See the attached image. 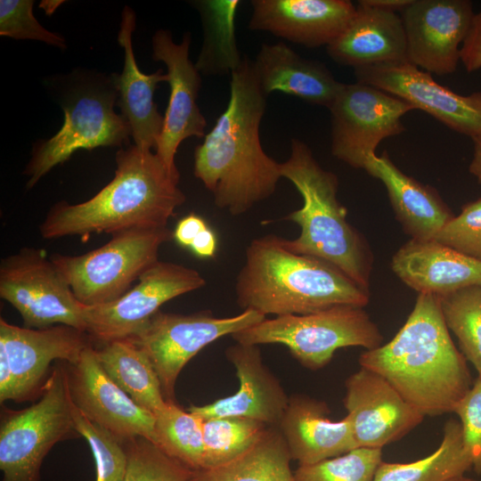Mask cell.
<instances>
[{"label": "cell", "instance_id": "obj_14", "mask_svg": "<svg viewBox=\"0 0 481 481\" xmlns=\"http://www.w3.org/2000/svg\"><path fill=\"white\" fill-rule=\"evenodd\" d=\"M354 73L357 82L404 100L456 133L472 140L481 136V91L459 94L409 61L361 67L355 69Z\"/></svg>", "mask_w": 481, "mask_h": 481}, {"label": "cell", "instance_id": "obj_36", "mask_svg": "<svg viewBox=\"0 0 481 481\" xmlns=\"http://www.w3.org/2000/svg\"><path fill=\"white\" fill-rule=\"evenodd\" d=\"M71 412L77 433L86 440L93 453L95 481H125L126 454L123 444L87 419L72 401Z\"/></svg>", "mask_w": 481, "mask_h": 481}, {"label": "cell", "instance_id": "obj_2", "mask_svg": "<svg viewBox=\"0 0 481 481\" xmlns=\"http://www.w3.org/2000/svg\"><path fill=\"white\" fill-rule=\"evenodd\" d=\"M466 362L450 336L439 298L425 293H419L389 342L359 357L361 367L382 376L424 416L454 412L472 386Z\"/></svg>", "mask_w": 481, "mask_h": 481}, {"label": "cell", "instance_id": "obj_35", "mask_svg": "<svg viewBox=\"0 0 481 481\" xmlns=\"http://www.w3.org/2000/svg\"><path fill=\"white\" fill-rule=\"evenodd\" d=\"M382 461L380 448H355L313 464L299 465L295 481H371Z\"/></svg>", "mask_w": 481, "mask_h": 481}, {"label": "cell", "instance_id": "obj_27", "mask_svg": "<svg viewBox=\"0 0 481 481\" xmlns=\"http://www.w3.org/2000/svg\"><path fill=\"white\" fill-rule=\"evenodd\" d=\"M364 170L385 185L404 232L413 240H434L454 216L438 192L403 173L387 152L370 158Z\"/></svg>", "mask_w": 481, "mask_h": 481}, {"label": "cell", "instance_id": "obj_26", "mask_svg": "<svg viewBox=\"0 0 481 481\" xmlns=\"http://www.w3.org/2000/svg\"><path fill=\"white\" fill-rule=\"evenodd\" d=\"M253 65L265 95L281 92L329 109L343 85L324 64L300 56L284 42L262 44Z\"/></svg>", "mask_w": 481, "mask_h": 481}, {"label": "cell", "instance_id": "obj_30", "mask_svg": "<svg viewBox=\"0 0 481 481\" xmlns=\"http://www.w3.org/2000/svg\"><path fill=\"white\" fill-rule=\"evenodd\" d=\"M473 469L459 420L450 419L437 449L420 460L400 463L381 461L371 481H447Z\"/></svg>", "mask_w": 481, "mask_h": 481}, {"label": "cell", "instance_id": "obj_24", "mask_svg": "<svg viewBox=\"0 0 481 481\" xmlns=\"http://www.w3.org/2000/svg\"><path fill=\"white\" fill-rule=\"evenodd\" d=\"M336 62L361 67L407 61L405 33L401 17L394 12L358 1L355 12L343 32L328 46Z\"/></svg>", "mask_w": 481, "mask_h": 481}, {"label": "cell", "instance_id": "obj_37", "mask_svg": "<svg viewBox=\"0 0 481 481\" xmlns=\"http://www.w3.org/2000/svg\"><path fill=\"white\" fill-rule=\"evenodd\" d=\"M33 0L0 1V35L14 39H29L65 49V38L45 29L33 14Z\"/></svg>", "mask_w": 481, "mask_h": 481}, {"label": "cell", "instance_id": "obj_18", "mask_svg": "<svg viewBox=\"0 0 481 481\" xmlns=\"http://www.w3.org/2000/svg\"><path fill=\"white\" fill-rule=\"evenodd\" d=\"M344 405L356 448H380L421 423L424 415L379 374L361 367L345 383Z\"/></svg>", "mask_w": 481, "mask_h": 481}, {"label": "cell", "instance_id": "obj_46", "mask_svg": "<svg viewBox=\"0 0 481 481\" xmlns=\"http://www.w3.org/2000/svg\"><path fill=\"white\" fill-rule=\"evenodd\" d=\"M447 481H476L475 479L466 477L464 475L453 477Z\"/></svg>", "mask_w": 481, "mask_h": 481}, {"label": "cell", "instance_id": "obj_42", "mask_svg": "<svg viewBox=\"0 0 481 481\" xmlns=\"http://www.w3.org/2000/svg\"><path fill=\"white\" fill-rule=\"evenodd\" d=\"M190 249L199 257H213L217 249V238L214 231L208 227L201 232L192 243Z\"/></svg>", "mask_w": 481, "mask_h": 481}, {"label": "cell", "instance_id": "obj_15", "mask_svg": "<svg viewBox=\"0 0 481 481\" xmlns=\"http://www.w3.org/2000/svg\"><path fill=\"white\" fill-rule=\"evenodd\" d=\"M474 15L469 0H412L400 12L407 61L430 74H452Z\"/></svg>", "mask_w": 481, "mask_h": 481}, {"label": "cell", "instance_id": "obj_31", "mask_svg": "<svg viewBox=\"0 0 481 481\" xmlns=\"http://www.w3.org/2000/svg\"><path fill=\"white\" fill-rule=\"evenodd\" d=\"M156 444L192 471L204 468L203 420L167 402L155 415Z\"/></svg>", "mask_w": 481, "mask_h": 481}, {"label": "cell", "instance_id": "obj_6", "mask_svg": "<svg viewBox=\"0 0 481 481\" xmlns=\"http://www.w3.org/2000/svg\"><path fill=\"white\" fill-rule=\"evenodd\" d=\"M61 99L64 122L47 140L37 141L25 167L29 177L26 188H33L57 165L77 151L98 147L129 145L131 128L121 114L114 110L118 92L114 73L79 74Z\"/></svg>", "mask_w": 481, "mask_h": 481}, {"label": "cell", "instance_id": "obj_25", "mask_svg": "<svg viewBox=\"0 0 481 481\" xmlns=\"http://www.w3.org/2000/svg\"><path fill=\"white\" fill-rule=\"evenodd\" d=\"M328 405L303 395L289 397L278 425L291 459L299 465L313 464L355 449L351 422L346 416L333 421Z\"/></svg>", "mask_w": 481, "mask_h": 481}, {"label": "cell", "instance_id": "obj_43", "mask_svg": "<svg viewBox=\"0 0 481 481\" xmlns=\"http://www.w3.org/2000/svg\"><path fill=\"white\" fill-rule=\"evenodd\" d=\"M412 0H362V2L367 5L394 12H401L412 3Z\"/></svg>", "mask_w": 481, "mask_h": 481}, {"label": "cell", "instance_id": "obj_22", "mask_svg": "<svg viewBox=\"0 0 481 481\" xmlns=\"http://www.w3.org/2000/svg\"><path fill=\"white\" fill-rule=\"evenodd\" d=\"M135 20L134 10L125 6L118 34V43L124 49V65L120 74L114 73L117 106L131 128L134 144L142 150L156 151L164 117L153 98L158 85L167 82V75L163 69L144 74L138 68L132 43Z\"/></svg>", "mask_w": 481, "mask_h": 481}, {"label": "cell", "instance_id": "obj_9", "mask_svg": "<svg viewBox=\"0 0 481 481\" xmlns=\"http://www.w3.org/2000/svg\"><path fill=\"white\" fill-rule=\"evenodd\" d=\"M0 424L2 481H41V466L60 441L78 436L71 412L67 371L57 366L40 399L20 411H5Z\"/></svg>", "mask_w": 481, "mask_h": 481}, {"label": "cell", "instance_id": "obj_41", "mask_svg": "<svg viewBox=\"0 0 481 481\" xmlns=\"http://www.w3.org/2000/svg\"><path fill=\"white\" fill-rule=\"evenodd\" d=\"M208 227L204 218L196 214H190L177 222L173 238L180 246L190 249L197 236Z\"/></svg>", "mask_w": 481, "mask_h": 481}, {"label": "cell", "instance_id": "obj_28", "mask_svg": "<svg viewBox=\"0 0 481 481\" xmlns=\"http://www.w3.org/2000/svg\"><path fill=\"white\" fill-rule=\"evenodd\" d=\"M97 358L110 378L154 416L166 405L159 376L146 353L128 339L102 344Z\"/></svg>", "mask_w": 481, "mask_h": 481}, {"label": "cell", "instance_id": "obj_4", "mask_svg": "<svg viewBox=\"0 0 481 481\" xmlns=\"http://www.w3.org/2000/svg\"><path fill=\"white\" fill-rule=\"evenodd\" d=\"M237 304L264 315L306 314L338 305L364 307L370 292L333 265L290 251L284 238L250 241L235 283Z\"/></svg>", "mask_w": 481, "mask_h": 481}, {"label": "cell", "instance_id": "obj_45", "mask_svg": "<svg viewBox=\"0 0 481 481\" xmlns=\"http://www.w3.org/2000/svg\"><path fill=\"white\" fill-rule=\"evenodd\" d=\"M45 4H41L46 14L53 13L55 9L62 3V1H44Z\"/></svg>", "mask_w": 481, "mask_h": 481}, {"label": "cell", "instance_id": "obj_40", "mask_svg": "<svg viewBox=\"0 0 481 481\" xmlns=\"http://www.w3.org/2000/svg\"><path fill=\"white\" fill-rule=\"evenodd\" d=\"M461 61L469 73L481 69V12L473 17L461 48Z\"/></svg>", "mask_w": 481, "mask_h": 481}, {"label": "cell", "instance_id": "obj_3", "mask_svg": "<svg viewBox=\"0 0 481 481\" xmlns=\"http://www.w3.org/2000/svg\"><path fill=\"white\" fill-rule=\"evenodd\" d=\"M113 179L86 201L52 206L39 226L44 239L162 228L185 201L179 173L151 150L129 144L116 153Z\"/></svg>", "mask_w": 481, "mask_h": 481}, {"label": "cell", "instance_id": "obj_20", "mask_svg": "<svg viewBox=\"0 0 481 481\" xmlns=\"http://www.w3.org/2000/svg\"><path fill=\"white\" fill-rule=\"evenodd\" d=\"M249 28L308 48L328 46L356 6L348 0H253Z\"/></svg>", "mask_w": 481, "mask_h": 481}, {"label": "cell", "instance_id": "obj_7", "mask_svg": "<svg viewBox=\"0 0 481 481\" xmlns=\"http://www.w3.org/2000/svg\"><path fill=\"white\" fill-rule=\"evenodd\" d=\"M240 344H281L305 367L318 370L330 363L336 350L381 346L383 337L363 307L338 305L306 314L265 319L232 335Z\"/></svg>", "mask_w": 481, "mask_h": 481}, {"label": "cell", "instance_id": "obj_11", "mask_svg": "<svg viewBox=\"0 0 481 481\" xmlns=\"http://www.w3.org/2000/svg\"><path fill=\"white\" fill-rule=\"evenodd\" d=\"M0 297L20 313L26 328L63 324L86 332L83 305L41 249L22 248L2 259Z\"/></svg>", "mask_w": 481, "mask_h": 481}, {"label": "cell", "instance_id": "obj_12", "mask_svg": "<svg viewBox=\"0 0 481 481\" xmlns=\"http://www.w3.org/2000/svg\"><path fill=\"white\" fill-rule=\"evenodd\" d=\"M331 153L353 168L364 169L385 139L402 134V117L414 108L373 86L342 85L329 107Z\"/></svg>", "mask_w": 481, "mask_h": 481}, {"label": "cell", "instance_id": "obj_33", "mask_svg": "<svg viewBox=\"0 0 481 481\" xmlns=\"http://www.w3.org/2000/svg\"><path fill=\"white\" fill-rule=\"evenodd\" d=\"M439 301L447 328L481 378V286L457 290L440 297Z\"/></svg>", "mask_w": 481, "mask_h": 481}, {"label": "cell", "instance_id": "obj_21", "mask_svg": "<svg viewBox=\"0 0 481 481\" xmlns=\"http://www.w3.org/2000/svg\"><path fill=\"white\" fill-rule=\"evenodd\" d=\"M225 355L236 370L238 391L206 405H192L188 412L202 420L242 416L278 427L289 397L264 363L258 346L236 342L225 350Z\"/></svg>", "mask_w": 481, "mask_h": 481}, {"label": "cell", "instance_id": "obj_13", "mask_svg": "<svg viewBox=\"0 0 481 481\" xmlns=\"http://www.w3.org/2000/svg\"><path fill=\"white\" fill-rule=\"evenodd\" d=\"M205 284L206 280L195 269L159 260L119 298L102 305H83L86 333L102 344L129 338L163 304Z\"/></svg>", "mask_w": 481, "mask_h": 481}, {"label": "cell", "instance_id": "obj_34", "mask_svg": "<svg viewBox=\"0 0 481 481\" xmlns=\"http://www.w3.org/2000/svg\"><path fill=\"white\" fill-rule=\"evenodd\" d=\"M125 481H188L192 470L151 440L138 436L123 443Z\"/></svg>", "mask_w": 481, "mask_h": 481}, {"label": "cell", "instance_id": "obj_5", "mask_svg": "<svg viewBox=\"0 0 481 481\" xmlns=\"http://www.w3.org/2000/svg\"><path fill=\"white\" fill-rule=\"evenodd\" d=\"M281 175L303 199L302 207L284 218L300 227L298 237L284 239L286 247L333 265L369 291L372 253L363 236L346 220V209L337 197V175L322 168L308 145L298 138L291 139L289 156L281 163Z\"/></svg>", "mask_w": 481, "mask_h": 481}, {"label": "cell", "instance_id": "obj_38", "mask_svg": "<svg viewBox=\"0 0 481 481\" xmlns=\"http://www.w3.org/2000/svg\"><path fill=\"white\" fill-rule=\"evenodd\" d=\"M462 255L481 261V197L465 204L434 239Z\"/></svg>", "mask_w": 481, "mask_h": 481}, {"label": "cell", "instance_id": "obj_29", "mask_svg": "<svg viewBox=\"0 0 481 481\" xmlns=\"http://www.w3.org/2000/svg\"><path fill=\"white\" fill-rule=\"evenodd\" d=\"M291 456L277 427H267L258 440L232 461L192 471L188 481H295Z\"/></svg>", "mask_w": 481, "mask_h": 481}, {"label": "cell", "instance_id": "obj_8", "mask_svg": "<svg viewBox=\"0 0 481 481\" xmlns=\"http://www.w3.org/2000/svg\"><path fill=\"white\" fill-rule=\"evenodd\" d=\"M173 238L167 227L134 228L111 234L106 244L78 256L52 254L51 261L84 306L112 302L159 261V250Z\"/></svg>", "mask_w": 481, "mask_h": 481}, {"label": "cell", "instance_id": "obj_17", "mask_svg": "<svg viewBox=\"0 0 481 481\" xmlns=\"http://www.w3.org/2000/svg\"><path fill=\"white\" fill-rule=\"evenodd\" d=\"M191 42L190 32L183 34L181 43H175L167 29L157 30L151 40L152 59L166 65L170 88L155 152L173 173H179L175 158L180 143L192 136H205L207 126L197 102L201 77L189 56Z\"/></svg>", "mask_w": 481, "mask_h": 481}, {"label": "cell", "instance_id": "obj_16", "mask_svg": "<svg viewBox=\"0 0 481 481\" xmlns=\"http://www.w3.org/2000/svg\"><path fill=\"white\" fill-rule=\"evenodd\" d=\"M66 371L71 401L92 422L122 444L138 436L157 443L155 416L135 404L110 378L92 344Z\"/></svg>", "mask_w": 481, "mask_h": 481}, {"label": "cell", "instance_id": "obj_10", "mask_svg": "<svg viewBox=\"0 0 481 481\" xmlns=\"http://www.w3.org/2000/svg\"><path fill=\"white\" fill-rule=\"evenodd\" d=\"M265 319L255 310L219 318L209 312L179 314L159 311L134 336L126 338L150 358L167 402L175 403V387L185 364L202 348Z\"/></svg>", "mask_w": 481, "mask_h": 481}, {"label": "cell", "instance_id": "obj_44", "mask_svg": "<svg viewBox=\"0 0 481 481\" xmlns=\"http://www.w3.org/2000/svg\"><path fill=\"white\" fill-rule=\"evenodd\" d=\"M473 156L469 166V173L481 184V136L472 140Z\"/></svg>", "mask_w": 481, "mask_h": 481}, {"label": "cell", "instance_id": "obj_1", "mask_svg": "<svg viewBox=\"0 0 481 481\" xmlns=\"http://www.w3.org/2000/svg\"><path fill=\"white\" fill-rule=\"evenodd\" d=\"M266 97L253 61L242 55L231 71L230 97L204 141L194 151L193 172L216 207L240 216L276 191L281 163L268 156L260 141Z\"/></svg>", "mask_w": 481, "mask_h": 481}, {"label": "cell", "instance_id": "obj_23", "mask_svg": "<svg viewBox=\"0 0 481 481\" xmlns=\"http://www.w3.org/2000/svg\"><path fill=\"white\" fill-rule=\"evenodd\" d=\"M391 269L418 293L438 298L465 288L481 286V261L435 240L411 239L392 257Z\"/></svg>", "mask_w": 481, "mask_h": 481}, {"label": "cell", "instance_id": "obj_39", "mask_svg": "<svg viewBox=\"0 0 481 481\" xmlns=\"http://www.w3.org/2000/svg\"><path fill=\"white\" fill-rule=\"evenodd\" d=\"M460 419L464 444L474 471L481 474V378H477L453 412Z\"/></svg>", "mask_w": 481, "mask_h": 481}, {"label": "cell", "instance_id": "obj_19", "mask_svg": "<svg viewBox=\"0 0 481 481\" xmlns=\"http://www.w3.org/2000/svg\"><path fill=\"white\" fill-rule=\"evenodd\" d=\"M88 334L71 326L57 324L44 329L19 327L0 319V358L10 368L12 401L31 397L42 384L52 362L76 363L91 344Z\"/></svg>", "mask_w": 481, "mask_h": 481}, {"label": "cell", "instance_id": "obj_32", "mask_svg": "<svg viewBox=\"0 0 481 481\" xmlns=\"http://www.w3.org/2000/svg\"><path fill=\"white\" fill-rule=\"evenodd\" d=\"M266 424L242 416L203 420L204 468L224 465L251 447L267 428Z\"/></svg>", "mask_w": 481, "mask_h": 481}]
</instances>
